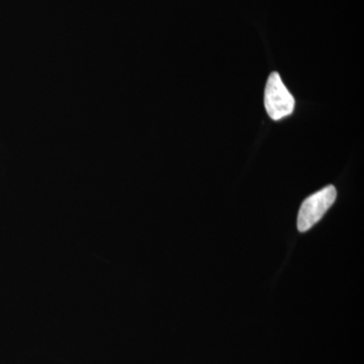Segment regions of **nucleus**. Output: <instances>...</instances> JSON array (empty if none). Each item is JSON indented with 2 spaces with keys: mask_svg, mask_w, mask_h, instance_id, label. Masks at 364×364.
Wrapping results in <instances>:
<instances>
[{
  "mask_svg": "<svg viewBox=\"0 0 364 364\" xmlns=\"http://www.w3.org/2000/svg\"><path fill=\"white\" fill-rule=\"evenodd\" d=\"M337 198L336 188L333 186H326L314 195L306 198L301 203L298 215L299 232H306L315 226Z\"/></svg>",
  "mask_w": 364,
  "mask_h": 364,
  "instance_id": "obj_1",
  "label": "nucleus"
},
{
  "mask_svg": "<svg viewBox=\"0 0 364 364\" xmlns=\"http://www.w3.org/2000/svg\"><path fill=\"white\" fill-rule=\"evenodd\" d=\"M264 105L268 116L273 121H279L294 112V98L282 82L277 72H273L268 77Z\"/></svg>",
  "mask_w": 364,
  "mask_h": 364,
  "instance_id": "obj_2",
  "label": "nucleus"
}]
</instances>
